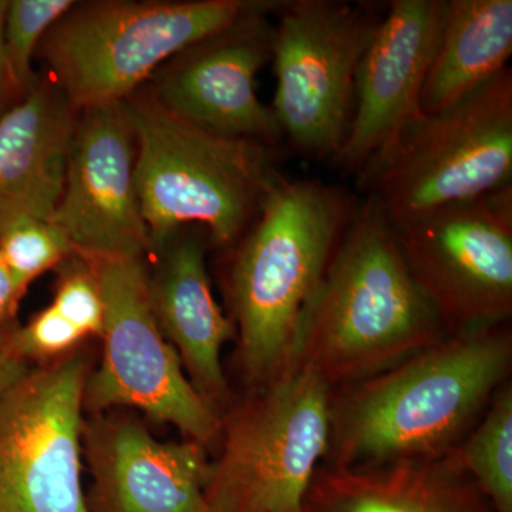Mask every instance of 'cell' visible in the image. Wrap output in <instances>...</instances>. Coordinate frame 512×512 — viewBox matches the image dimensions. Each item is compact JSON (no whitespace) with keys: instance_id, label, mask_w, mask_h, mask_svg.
<instances>
[{"instance_id":"cell-10","label":"cell","mask_w":512,"mask_h":512,"mask_svg":"<svg viewBox=\"0 0 512 512\" xmlns=\"http://www.w3.org/2000/svg\"><path fill=\"white\" fill-rule=\"evenodd\" d=\"M393 228L410 274L448 335L510 320L512 184Z\"/></svg>"},{"instance_id":"cell-5","label":"cell","mask_w":512,"mask_h":512,"mask_svg":"<svg viewBox=\"0 0 512 512\" xmlns=\"http://www.w3.org/2000/svg\"><path fill=\"white\" fill-rule=\"evenodd\" d=\"M282 0L101 2L73 6L43 39L57 89L74 110L127 101L165 60Z\"/></svg>"},{"instance_id":"cell-24","label":"cell","mask_w":512,"mask_h":512,"mask_svg":"<svg viewBox=\"0 0 512 512\" xmlns=\"http://www.w3.org/2000/svg\"><path fill=\"white\" fill-rule=\"evenodd\" d=\"M83 339H86L83 333L50 305L28 325L8 333L6 349L16 359L28 363L66 356Z\"/></svg>"},{"instance_id":"cell-21","label":"cell","mask_w":512,"mask_h":512,"mask_svg":"<svg viewBox=\"0 0 512 512\" xmlns=\"http://www.w3.org/2000/svg\"><path fill=\"white\" fill-rule=\"evenodd\" d=\"M76 254L69 238L50 220L19 218L0 228V259L22 296L40 275Z\"/></svg>"},{"instance_id":"cell-4","label":"cell","mask_w":512,"mask_h":512,"mask_svg":"<svg viewBox=\"0 0 512 512\" xmlns=\"http://www.w3.org/2000/svg\"><path fill=\"white\" fill-rule=\"evenodd\" d=\"M136 137V184L151 244L200 227L231 248L251 227L275 185L279 150L195 126L156 99L126 101Z\"/></svg>"},{"instance_id":"cell-14","label":"cell","mask_w":512,"mask_h":512,"mask_svg":"<svg viewBox=\"0 0 512 512\" xmlns=\"http://www.w3.org/2000/svg\"><path fill=\"white\" fill-rule=\"evenodd\" d=\"M275 13H252L192 46L154 99L211 133L279 150L284 134L274 110L259 100L255 84L262 67L272 62L275 25L269 16Z\"/></svg>"},{"instance_id":"cell-19","label":"cell","mask_w":512,"mask_h":512,"mask_svg":"<svg viewBox=\"0 0 512 512\" xmlns=\"http://www.w3.org/2000/svg\"><path fill=\"white\" fill-rule=\"evenodd\" d=\"M511 0H447L436 52L421 90L420 109L433 114L508 69Z\"/></svg>"},{"instance_id":"cell-18","label":"cell","mask_w":512,"mask_h":512,"mask_svg":"<svg viewBox=\"0 0 512 512\" xmlns=\"http://www.w3.org/2000/svg\"><path fill=\"white\" fill-rule=\"evenodd\" d=\"M301 512H495L456 450L383 466H320Z\"/></svg>"},{"instance_id":"cell-15","label":"cell","mask_w":512,"mask_h":512,"mask_svg":"<svg viewBox=\"0 0 512 512\" xmlns=\"http://www.w3.org/2000/svg\"><path fill=\"white\" fill-rule=\"evenodd\" d=\"M93 483L90 512H207L211 463L204 446L160 441L140 421H84Z\"/></svg>"},{"instance_id":"cell-6","label":"cell","mask_w":512,"mask_h":512,"mask_svg":"<svg viewBox=\"0 0 512 512\" xmlns=\"http://www.w3.org/2000/svg\"><path fill=\"white\" fill-rule=\"evenodd\" d=\"M393 225L512 184V70L421 114L355 178Z\"/></svg>"},{"instance_id":"cell-13","label":"cell","mask_w":512,"mask_h":512,"mask_svg":"<svg viewBox=\"0 0 512 512\" xmlns=\"http://www.w3.org/2000/svg\"><path fill=\"white\" fill-rule=\"evenodd\" d=\"M447 0H393L355 79L352 119L329 164L356 178L420 117V97Z\"/></svg>"},{"instance_id":"cell-9","label":"cell","mask_w":512,"mask_h":512,"mask_svg":"<svg viewBox=\"0 0 512 512\" xmlns=\"http://www.w3.org/2000/svg\"><path fill=\"white\" fill-rule=\"evenodd\" d=\"M87 259L99 279L104 326L103 359L87 377L84 406L97 413L133 407L207 446L222 431L220 413L184 375L180 356L158 325L143 261Z\"/></svg>"},{"instance_id":"cell-22","label":"cell","mask_w":512,"mask_h":512,"mask_svg":"<svg viewBox=\"0 0 512 512\" xmlns=\"http://www.w3.org/2000/svg\"><path fill=\"white\" fill-rule=\"evenodd\" d=\"M70 0H12L3 28L10 87L23 96L36 86L32 59L49 30L73 9Z\"/></svg>"},{"instance_id":"cell-1","label":"cell","mask_w":512,"mask_h":512,"mask_svg":"<svg viewBox=\"0 0 512 512\" xmlns=\"http://www.w3.org/2000/svg\"><path fill=\"white\" fill-rule=\"evenodd\" d=\"M512 369L508 322L451 333L379 375L332 393L323 466L357 468L453 453Z\"/></svg>"},{"instance_id":"cell-8","label":"cell","mask_w":512,"mask_h":512,"mask_svg":"<svg viewBox=\"0 0 512 512\" xmlns=\"http://www.w3.org/2000/svg\"><path fill=\"white\" fill-rule=\"evenodd\" d=\"M387 3L282 0L272 62L274 110L299 156L330 161L345 141L355 79Z\"/></svg>"},{"instance_id":"cell-2","label":"cell","mask_w":512,"mask_h":512,"mask_svg":"<svg viewBox=\"0 0 512 512\" xmlns=\"http://www.w3.org/2000/svg\"><path fill=\"white\" fill-rule=\"evenodd\" d=\"M447 335L410 274L382 205L363 195L306 308L292 365L308 367L338 390Z\"/></svg>"},{"instance_id":"cell-20","label":"cell","mask_w":512,"mask_h":512,"mask_svg":"<svg viewBox=\"0 0 512 512\" xmlns=\"http://www.w3.org/2000/svg\"><path fill=\"white\" fill-rule=\"evenodd\" d=\"M464 470L495 512H512V384L495 393L476 426L456 448Z\"/></svg>"},{"instance_id":"cell-25","label":"cell","mask_w":512,"mask_h":512,"mask_svg":"<svg viewBox=\"0 0 512 512\" xmlns=\"http://www.w3.org/2000/svg\"><path fill=\"white\" fill-rule=\"evenodd\" d=\"M20 299H22V295H20L12 276H10L8 269L0 259V349L6 346V338H8L6 328L15 316Z\"/></svg>"},{"instance_id":"cell-27","label":"cell","mask_w":512,"mask_h":512,"mask_svg":"<svg viewBox=\"0 0 512 512\" xmlns=\"http://www.w3.org/2000/svg\"><path fill=\"white\" fill-rule=\"evenodd\" d=\"M8 2L0 0V114L5 104L6 94L10 87L8 67H6L5 42H3V28H5V15Z\"/></svg>"},{"instance_id":"cell-26","label":"cell","mask_w":512,"mask_h":512,"mask_svg":"<svg viewBox=\"0 0 512 512\" xmlns=\"http://www.w3.org/2000/svg\"><path fill=\"white\" fill-rule=\"evenodd\" d=\"M28 363L16 359L8 349H0V394L5 393L20 377L28 373Z\"/></svg>"},{"instance_id":"cell-17","label":"cell","mask_w":512,"mask_h":512,"mask_svg":"<svg viewBox=\"0 0 512 512\" xmlns=\"http://www.w3.org/2000/svg\"><path fill=\"white\" fill-rule=\"evenodd\" d=\"M192 227L171 239L163 269L151 284L154 313L173 345L191 383L214 407L228 399L222 349L235 336V326L222 313L212 293L205 265V238Z\"/></svg>"},{"instance_id":"cell-11","label":"cell","mask_w":512,"mask_h":512,"mask_svg":"<svg viewBox=\"0 0 512 512\" xmlns=\"http://www.w3.org/2000/svg\"><path fill=\"white\" fill-rule=\"evenodd\" d=\"M87 363L66 355L0 394V512H90L82 483Z\"/></svg>"},{"instance_id":"cell-3","label":"cell","mask_w":512,"mask_h":512,"mask_svg":"<svg viewBox=\"0 0 512 512\" xmlns=\"http://www.w3.org/2000/svg\"><path fill=\"white\" fill-rule=\"evenodd\" d=\"M357 201L346 188L282 177L235 244L229 296L239 362L256 387L291 367L306 308Z\"/></svg>"},{"instance_id":"cell-23","label":"cell","mask_w":512,"mask_h":512,"mask_svg":"<svg viewBox=\"0 0 512 512\" xmlns=\"http://www.w3.org/2000/svg\"><path fill=\"white\" fill-rule=\"evenodd\" d=\"M52 306L64 319L87 336H101L104 301L92 262L76 254L63 262Z\"/></svg>"},{"instance_id":"cell-12","label":"cell","mask_w":512,"mask_h":512,"mask_svg":"<svg viewBox=\"0 0 512 512\" xmlns=\"http://www.w3.org/2000/svg\"><path fill=\"white\" fill-rule=\"evenodd\" d=\"M86 258H141L153 248L136 184V137L126 101L76 119L63 194L53 214Z\"/></svg>"},{"instance_id":"cell-16","label":"cell","mask_w":512,"mask_h":512,"mask_svg":"<svg viewBox=\"0 0 512 512\" xmlns=\"http://www.w3.org/2000/svg\"><path fill=\"white\" fill-rule=\"evenodd\" d=\"M55 86H36L0 114V228L52 220L66 180L76 117Z\"/></svg>"},{"instance_id":"cell-7","label":"cell","mask_w":512,"mask_h":512,"mask_svg":"<svg viewBox=\"0 0 512 512\" xmlns=\"http://www.w3.org/2000/svg\"><path fill=\"white\" fill-rule=\"evenodd\" d=\"M332 393L299 365L256 387L222 421L224 443L211 463L207 512H301L328 454Z\"/></svg>"}]
</instances>
